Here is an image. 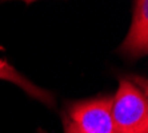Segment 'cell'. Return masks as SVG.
Listing matches in <instances>:
<instances>
[{"instance_id":"6da1fadb","label":"cell","mask_w":148,"mask_h":133,"mask_svg":"<svg viewBox=\"0 0 148 133\" xmlns=\"http://www.w3.org/2000/svg\"><path fill=\"white\" fill-rule=\"evenodd\" d=\"M116 133H148L147 92L131 80H121L111 104Z\"/></svg>"},{"instance_id":"7a4b0ae2","label":"cell","mask_w":148,"mask_h":133,"mask_svg":"<svg viewBox=\"0 0 148 133\" xmlns=\"http://www.w3.org/2000/svg\"><path fill=\"white\" fill-rule=\"evenodd\" d=\"M112 97L77 102L68 112L69 120L84 133H116L111 116Z\"/></svg>"},{"instance_id":"3957f363","label":"cell","mask_w":148,"mask_h":133,"mask_svg":"<svg viewBox=\"0 0 148 133\" xmlns=\"http://www.w3.org/2000/svg\"><path fill=\"white\" fill-rule=\"evenodd\" d=\"M120 49L131 56L148 52V0H136L131 28Z\"/></svg>"},{"instance_id":"277c9868","label":"cell","mask_w":148,"mask_h":133,"mask_svg":"<svg viewBox=\"0 0 148 133\" xmlns=\"http://www.w3.org/2000/svg\"><path fill=\"white\" fill-rule=\"evenodd\" d=\"M0 80H7V81H11L12 84H15V85L20 87L31 97H34L36 100H40L41 102L47 104L48 106H52L55 104V99H53V96L51 93L36 87L34 83L29 81L23 73L16 71L5 60H0Z\"/></svg>"},{"instance_id":"5b68a950","label":"cell","mask_w":148,"mask_h":133,"mask_svg":"<svg viewBox=\"0 0 148 133\" xmlns=\"http://www.w3.org/2000/svg\"><path fill=\"white\" fill-rule=\"evenodd\" d=\"M64 132L66 133H84V132H82L69 119L64 120Z\"/></svg>"},{"instance_id":"8992f818","label":"cell","mask_w":148,"mask_h":133,"mask_svg":"<svg viewBox=\"0 0 148 133\" xmlns=\"http://www.w3.org/2000/svg\"><path fill=\"white\" fill-rule=\"evenodd\" d=\"M3 1H5V0H3ZM21 1H24V3H34V1H36V0H21Z\"/></svg>"}]
</instances>
